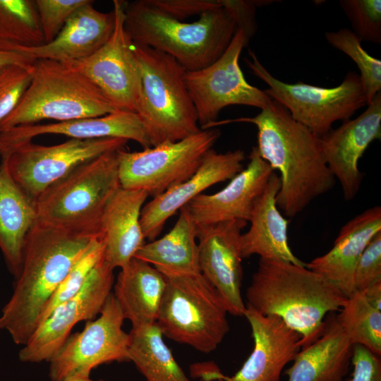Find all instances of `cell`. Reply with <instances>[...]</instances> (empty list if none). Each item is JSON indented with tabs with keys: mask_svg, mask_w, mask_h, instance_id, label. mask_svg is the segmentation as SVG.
I'll use <instances>...</instances> for the list:
<instances>
[{
	"mask_svg": "<svg viewBox=\"0 0 381 381\" xmlns=\"http://www.w3.org/2000/svg\"><path fill=\"white\" fill-rule=\"evenodd\" d=\"M244 122L258 129V152L262 159L279 173L277 207L293 217L318 197L330 190L336 179L325 162L320 138L294 120L288 110L272 99L254 117L213 122L207 128Z\"/></svg>",
	"mask_w": 381,
	"mask_h": 381,
	"instance_id": "obj_1",
	"label": "cell"
},
{
	"mask_svg": "<svg viewBox=\"0 0 381 381\" xmlns=\"http://www.w3.org/2000/svg\"><path fill=\"white\" fill-rule=\"evenodd\" d=\"M100 234L57 227L37 219L25 239L20 272L1 310L0 330L23 346L38 326L47 303Z\"/></svg>",
	"mask_w": 381,
	"mask_h": 381,
	"instance_id": "obj_2",
	"label": "cell"
},
{
	"mask_svg": "<svg viewBox=\"0 0 381 381\" xmlns=\"http://www.w3.org/2000/svg\"><path fill=\"white\" fill-rule=\"evenodd\" d=\"M246 298V308L277 316L298 332L303 349L321 335L326 316L339 311L347 297L306 265L260 258Z\"/></svg>",
	"mask_w": 381,
	"mask_h": 381,
	"instance_id": "obj_3",
	"label": "cell"
},
{
	"mask_svg": "<svg viewBox=\"0 0 381 381\" xmlns=\"http://www.w3.org/2000/svg\"><path fill=\"white\" fill-rule=\"evenodd\" d=\"M222 4L186 22L169 16L147 0L126 1L124 28L132 42L169 55L186 71H195L217 60L238 30L232 11L223 0Z\"/></svg>",
	"mask_w": 381,
	"mask_h": 381,
	"instance_id": "obj_4",
	"label": "cell"
},
{
	"mask_svg": "<svg viewBox=\"0 0 381 381\" xmlns=\"http://www.w3.org/2000/svg\"><path fill=\"white\" fill-rule=\"evenodd\" d=\"M140 79L137 114L151 147L176 142L201 131L184 76L171 56L131 42Z\"/></svg>",
	"mask_w": 381,
	"mask_h": 381,
	"instance_id": "obj_5",
	"label": "cell"
},
{
	"mask_svg": "<svg viewBox=\"0 0 381 381\" xmlns=\"http://www.w3.org/2000/svg\"><path fill=\"white\" fill-rule=\"evenodd\" d=\"M97 86L71 64L35 61L31 83L0 131L50 119L98 117L116 111Z\"/></svg>",
	"mask_w": 381,
	"mask_h": 381,
	"instance_id": "obj_6",
	"label": "cell"
},
{
	"mask_svg": "<svg viewBox=\"0 0 381 381\" xmlns=\"http://www.w3.org/2000/svg\"><path fill=\"white\" fill-rule=\"evenodd\" d=\"M117 150L83 162L42 193L35 200L38 220L101 235L102 213L121 188Z\"/></svg>",
	"mask_w": 381,
	"mask_h": 381,
	"instance_id": "obj_7",
	"label": "cell"
},
{
	"mask_svg": "<svg viewBox=\"0 0 381 381\" xmlns=\"http://www.w3.org/2000/svg\"><path fill=\"white\" fill-rule=\"evenodd\" d=\"M165 278L156 321L163 335L202 353L214 351L230 329L218 291L200 273Z\"/></svg>",
	"mask_w": 381,
	"mask_h": 381,
	"instance_id": "obj_8",
	"label": "cell"
},
{
	"mask_svg": "<svg viewBox=\"0 0 381 381\" xmlns=\"http://www.w3.org/2000/svg\"><path fill=\"white\" fill-rule=\"evenodd\" d=\"M250 59L245 62L250 71L268 85L265 93L285 107L291 117L322 137L339 120L346 121L366 105L359 74L349 71L341 83L322 87L298 81L286 83L274 77L261 64L255 52L248 49Z\"/></svg>",
	"mask_w": 381,
	"mask_h": 381,
	"instance_id": "obj_9",
	"label": "cell"
},
{
	"mask_svg": "<svg viewBox=\"0 0 381 381\" xmlns=\"http://www.w3.org/2000/svg\"><path fill=\"white\" fill-rule=\"evenodd\" d=\"M220 135L213 128L142 151L118 150L121 187L145 190L153 198L181 184L195 174Z\"/></svg>",
	"mask_w": 381,
	"mask_h": 381,
	"instance_id": "obj_10",
	"label": "cell"
},
{
	"mask_svg": "<svg viewBox=\"0 0 381 381\" xmlns=\"http://www.w3.org/2000/svg\"><path fill=\"white\" fill-rule=\"evenodd\" d=\"M124 320L111 292L99 317L87 321L82 331L70 335L50 359L52 381L89 378L92 370L100 365L130 361V337L123 329Z\"/></svg>",
	"mask_w": 381,
	"mask_h": 381,
	"instance_id": "obj_11",
	"label": "cell"
},
{
	"mask_svg": "<svg viewBox=\"0 0 381 381\" xmlns=\"http://www.w3.org/2000/svg\"><path fill=\"white\" fill-rule=\"evenodd\" d=\"M128 140L106 138H70L57 145H42L32 141L1 157L13 181L32 199L78 165L105 152L123 149Z\"/></svg>",
	"mask_w": 381,
	"mask_h": 381,
	"instance_id": "obj_12",
	"label": "cell"
},
{
	"mask_svg": "<svg viewBox=\"0 0 381 381\" xmlns=\"http://www.w3.org/2000/svg\"><path fill=\"white\" fill-rule=\"evenodd\" d=\"M248 40L238 29L224 54L210 66L186 71L184 79L194 104L201 130L215 122L222 109L229 105H246L262 109L272 99L265 91L250 85L238 60Z\"/></svg>",
	"mask_w": 381,
	"mask_h": 381,
	"instance_id": "obj_13",
	"label": "cell"
},
{
	"mask_svg": "<svg viewBox=\"0 0 381 381\" xmlns=\"http://www.w3.org/2000/svg\"><path fill=\"white\" fill-rule=\"evenodd\" d=\"M114 269L103 258L93 268L80 290L59 304L35 329L18 353L25 363L49 361L81 321L99 315L111 294Z\"/></svg>",
	"mask_w": 381,
	"mask_h": 381,
	"instance_id": "obj_14",
	"label": "cell"
},
{
	"mask_svg": "<svg viewBox=\"0 0 381 381\" xmlns=\"http://www.w3.org/2000/svg\"><path fill=\"white\" fill-rule=\"evenodd\" d=\"M125 4L126 1H113L115 26L109 40L92 55L70 64L87 77L117 111L137 114L140 79L124 28Z\"/></svg>",
	"mask_w": 381,
	"mask_h": 381,
	"instance_id": "obj_15",
	"label": "cell"
},
{
	"mask_svg": "<svg viewBox=\"0 0 381 381\" xmlns=\"http://www.w3.org/2000/svg\"><path fill=\"white\" fill-rule=\"evenodd\" d=\"M247 222L234 219L196 226L200 274L218 291L228 313L243 316L241 236Z\"/></svg>",
	"mask_w": 381,
	"mask_h": 381,
	"instance_id": "obj_16",
	"label": "cell"
},
{
	"mask_svg": "<svg viewBox=\"0 0 381 381\" xmlns=\"http://www.w3.org/2000/svg\"><path fill=\"white\" fill-rule=\"evenodd\" d=\"M367 106L356 119L343 121L320 137L325 162L346 201L356 196L361 185L360 158L373 140L381 138V92Z\"/></svg>",
	"mask_w": 381,
	"mask_h": 381,
	"instance_id": "obj_17",
	"label": "cell"
},
{
	"mask_svg": "<svg viewBox=\"0 0 381 381\" xmlns=\"http://www.w3.org/2000/svg\"><path fill=\"white\" fill-rule=\"evenodd\" d=\"M245 158L241 149L225 153L210 150L191 177L144 205L140 221L145 239H156L166 222L205 189L234 177L243 169Z\"/></svg>",
	"mask_w": 381,
	"mask_h": 381,
	"instance_id": "obj_18",
	"label": "cell"
},
{
	"mask_svg": "<svg viewBox=\"0 0 381 381\" xmlns=\"http://www.w3.org/2000/svg\"><path fill=\"white\" fill-rule=\"evenodd\" d=\"M249 162L230 182L213 194H200L189 202L190 214L196 226L241 219L249 221L253 204L274 172L253 147Z\"/></svg>",
	"mask_w": 381,
	"mask_h": 381,
	"instance_id": "obj_19",
	"label": "cell"
},
{
	"mask_svg": "<svg viewBox=\"0 0 381 381\" xmlns=\"http://www.w3.org/2000/svg\"><path fill=\"white\" fill-rule=\"evenodd\" d=\"M44 134L64 135L73 139L122 138L151 147L145 126L138 114L116 111L104 116L44 124L16 126L0 131V157L15 147Z\"/></svg>",
	"mask_w": 381,
	"mask_h": 381,
	"instance_id": "obj_20",
	"label": "cell"
},
{
	"mask_svg": "<svg viewBox=\"0 0 381 381\" xmlns=\"http://www.w3.org/2000/svg\"><path fill=\"white\" fill-rule=\"evenodd\" d=\"M254 346L241 368L224 381H280L284 368L301 349L300 334L275 315H263L246 308Z\"/></svg>",
	"mask_w": 381,
	"mask_h": 381,
	"instance_id": "obj_21",
	"label": "cell"
},
{
	"mask_svg": "<svg viewBox=\"0 0 381 381\" xmlns=\"http://www.w3.org/2000/svg\"><path fill=\"white\" fill-rule=\"evenodd\" d=\"M93 1L77 8L58 35L49 43L34 47H16V52L29 59H49L70 64L85 59L101 48L111 36L115 14L97 10Z\"/></svg>",
	"mask_w": 381,
	"mask_h": 381,
	"instance_id": "obj_22",
	"label": "cell"
},
{
	"mask_svg": "<svg viewBox=\"0 0 381 381\" xmlns=\"http://www.w3.org/2000/svg\"><path fill=\"white\" fill-rule=\"evenodd\" d=\"M381 232V207H370L346 222L333 247L306 264L309 270L334 284L348 298L356 292V264L372 238Z\"/></svg>",
	"mask_w": 381,
	"mask_h": 381,
	"instance_id": "obj_23",
	"label": "cell"
},
{
	"mask_svg": "<svg viewBox=\"0 0 381 381\" xmlns=\"http://www.w3.org/2000/svg\"><path fill=\"white\" fill-rule=\"evenodd\" d=\"M149 193L120 188L107 203L100 219L104 259L115 269L126 265L145 243L140 214Z\"/></svg>",
	"mask_w": 381,
	"mask_h": 381,
	"instance_id": "obj_24",
	"label": "cell"
},
{
	"mask_svg": "<svg viewBox=\"0 0 381 381\" xmlns=\"http://www.w3.org/2000/svg\"><path fill=\"white\" fill-rule=\"evenodd\" d=\"M279 188L280 179L274 171L253 204L249 229L241 234L242 258L257 255L260 258L306 265L289 247V221L282 216L276 203Z\"/></svg>",
	"mask_w": 381,
	"mask_h": 381,
	"instance_id": "obj_25",
	"label": "cell"
},
{
	"mask_svg": "<svg viewBox=\"0 0 381 381\" xmlns=\"http://www.w3.org/2000/svg\"><path fill=\"white\" fill-rule=\"evenodd\" d=\"M353 344L333 313L325 320L321 335L301 349L284 374L287 381H345Z\"/></svg>",
	"mask_w": 381,
	"mask_h": 381,
	"instance_id": "obj_26",
	"label": "cell"
},
{
	"mask_svg": "<svg viewBox=\"0 0 381 381\" xmlns=\"http://www.w3.org/2000/svg\"><path fill=\"white\" fill-rule=\"evenodd\" d=\"M166 278L149 263L133 257L121 268L113 294L132 327L156 322Z\"/></svg>",
	"mask_w": 381,
	"mask_h": 381,
	"instance_id": "obj_27",
	"label": "cell"
},
{
	"mask_svg": "<svg viewBox=\"0 0 381 381\" xmlns=\"http://www.w3.org/2000/svg\"><path fill=\"white\" fill-rule=\"evenodd\" d=\"M35 200L0 166V250L16 278L28 234L37 221Z\"/></svg>",
	"mask_w": 381,
	"mask_h": 381,
	"instance_id": "obj_28",
	"label": "cell"
},
{
	"mask_svg": "<svg viewBox=\"0 0 381 381\" xmlns=\"http://www.w3.org/2000/svg\"><path fill=\"white\" fill-rule=\"evenodd\" d=\"M174 227L159 239L145 243L135 254L164 276L200 273L196 225L187 205L180 210Z\"/></svg>",
	"mask_w": 381,
	"mask_h": 381,
	"instance_id": "obj_29",
	"label": "cell"
},
{
	"mask_svg": "<svg viewBox=\"0 0 381 381\" xmlns=\"http://www.w3.org/2000/svg\"><path fill=\"white\" fill-rule=\"evenodd\" d=\"M157 322L132 327L128 353L147 381H190L166 344Z\"/></svg>",
	"mask_w": 381,
	"mask_h": 381,
	"instance_id": "obj_30",
	"label": "cell"
},
{
	"mask_svg": "<svg viewBox=\"0 0 381 381\" xmlns=\"http://www.w3.org/2000/svg\"><path fill=\"white\" fill-rule=\"evenodd\" d=\"M44 43L35 0H0V49Z\"/></svg>",
	"mask_w": 381,
	"mask_h": 381,
	"instance_id": "obj_31",
	"label": "cell"
},
{
	"mask_svg": "<svg viewBox=\"0 0 381 381\" xmlns=\"http://www.w3.org/2000/svg\"><path fill=\"white\" fill-rule=\"evenodd\" d=\"M339 311L337 317L351 343L380 356L381 310L373 306L361 291H356Z\"/></svg>",
	"mask_w": 381,
	"mask_h": 381,
	"instance_id": "obj_32",
	"label": "cell"
},
{
	"mask_svg": "<svg viewBox=\"0 0 381 381\" xmlns=\"http://www.w3.org/2000/svg\"><path fill=\"white\" fill-rule=\"evenodd\" d=\"M325 39L334 48L342 52L356 64L364 91L366 105L381 92V61L368 54L353 31L343 28L325 32Z\"/></svg>",
	"mask_w": 381,
	"mask_h": 381,
	"instance_id": "obj_33",
	"label": "cell"
},
{
	"mask_svg": "<svg viewBox=\"0 0 381 381\" xmlns=\"http://www.w3.org/2000/svg\"><path fill=\"white\" fill-rule=\"evenodd\" d=\"M104 245L102 236L93 239L47 303L40 315L38 326L55 308L80 290L93 268L104 258Z\"/></svg>",
	"mask_w": 381,
	"mask_h": 381,
	"instance_id": "obj_34",
	"label": "cell"
},
{
	"mask_svg": "<svg viewBox=\"0 0 381 381\" xmlns=\"http://www.w3.org/2000/svg\"><path fill=\"white\" fill-rule=\"evenodd\" d=\"M339 4L361 41L381 43L380 0H341Z\"/></svg>",
	"mask_w": 381,
	"mask_h": 381,
	"instance_id": "obj_35",
	"label": "cell"
},
{
	"mask_svg": "<svg viewBox=\"0 0 381 381\" xmlns=\"http://www.w3.org/2000/svg\"><path fill=\"white\" fill-rule=\"evenodd\" d=\"M33 68L34 64L31 66H0V123L18 104L31 83Z\"/></svg>",
	"mask_w": 381,
	"mask_h": 381,
	"instance_id": "obj_36",
	"label": "cell"
},
{
	"mask_svg": "<svg viewBox=\"0 0 381 381\" xmlns=\"http://www.w3.org/2000/svg\"><path fill=\"white\" fill-rule=\"evenodd\" d=\"M87 0H35L44 43L58 35L73 13Z\"/></svg>",
	"mask_w": 381,
	"mask_h": 381,
	"instance_id": "obj_37",
	"label": "cell"
},
{
	"mask_svg": "<svg viewBox=\"0 0 381 381\" xmlns=\"http://www.w3.org/2000/svg\"><path fill=\"white\" fill-rule=\"evenodd\" d=\"M356 291L381 282V232L377 234L361 255L353 277Z\"/></svg>",
	"mask_w": 381,
	"mask_h": 381,
	"instance_id": "obj_38",
	"label": "cell"
},
{
	"mask_svg": "<svg viewBox=\"0 0 381 381\" xmlns=\"http://www.w3.org/2000/svg\"><path fill=\"white\" fill-rule=\"evenodd\" d=\"M148 3L169 16L181 20L198 17L222 6L219 0H147Z\"/></svg>",
	"mask_w": 381,
	"mask_h": 381,
	"instance_id": "obj_39",
	"label": "cell"
},
{
	"mask_svg": "<svg viewBox=\"0 0 381 381\" xmlns=\"http://www.w3.org/2000/svg\"><path fill=\"white\" fill-rule=\"evenodd\" d=\"M351 363L353 372L346 381H381L380 356L363 346H353Z\"/></svg>",
	"mask_w": 381,
	"mask_h": 381,
	"instance_id": "obj_40",
	"label": "cell"
},
{
	"mask_svg": "<svg viewBox=\"0 0 381 381\" xmlns=\"http://www.w3.org/2000/svg\"><path fill=\"white\" fill-rule=\"evenodd\" d=\"M224 4L232 11L238 25L246 34L248 40L255 31V1L223 0Z\"/></svg>",
	"mask_w": 381,
	"mask_h": 381,
	"instance_id": "obj_41",
	"label": "cell"
},
{
	"mask_svg": "<svg viewBox=\"0 0 381 381\" xmlns=\"http://www.w3.org/2000/svg\"><path fill=\"white\" fill-rule=\"evenodd\" d=\"M35 61L16 52L7 51L0 49V66L6 64H16L23 66H31Z\"/></svg>",
	"mask_w": 381,
	"mask_h": 381,
	"instance_id": "obj_42",
	"label": "cell"
},
{
	"mask_svg": "<svg viewBox=\"0 0 381 381\" xmlns=\"http://www.w3.org/2000/svg\"><path fill=\"white\" fill-rule=\"evenodd\" d=\"M361 292L373 306L381 310V282L375 284Z\"/></svg>",
	"mask_w": 381,
	"mask_h": 381,
	"instance_id": "obj_43",
	"label": "cell"
},
{
	"mask_svg": "<svg viewBox=\"0 0 381 381\" xmlns=\"http://www.w3.org/2000/svg\"><path fill=\"white\" fill-rule=\"evenodd\" d=\"M68 381H107V380H91L89 377V378H75V379L70 380Z\"/></svg>",
	"mask_w": 381,
	"mask_h": 381,
	"instance_id": "obj_44",
	"label": "cell"
},
{
	"mask_svg": "<svg viewBox=\"0 0 381 381\" xmlns=\"http://www.w3.org/2000/svg\"><path fill=\"white\" fill-rule=\"evenodd\" d=\"M216 381H224V380H216Z\"/></svg>",
	"mask_w": 381,
	"mask_h": 381,
	"instance_id": "obj_45",
	"label": "cell"
}]
</instances>
